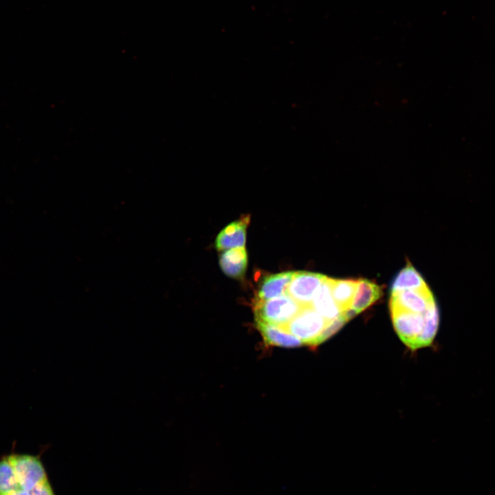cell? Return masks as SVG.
I'll list each match as a JSON object with an SVG mask.
<instances>
[{"instance_id": "7a4b0ae2", "label": "cell", "mask_w": 495, "mask_h": 495, "mask_svg": "<svg viewBox=\"0 0 495 495\" xmlns=\"http://www.w3.org/2000/svg\"><path fill=\"white\" fill-rule=\"evenodd\" d=\"M329 322L309 305L302 306L285 327L303 344L316 346L318 345V339Z\"/></svg>"}, {"instance_id": "2e32d148", "label": "cell", "mask_w": 495, "mask_h": 495, "mask_svg": "<svg viewBox=\"0 0 495 495\" xmlns=\"http://www.w3.org/2000/svg\"><path fill=\"white\" fill-rule=\"evenodd\" d=\"M17 489V480L6 456L0 461V495H6Z\"/></svg>"}, {"instance_id": "277c9868", "label": "cell", "mask_w": 495, "mask_h": 495, "mask_svg": "<svg viewBox=\"0 0 495 495\" xmlns=\"http://www.w3.org/2000/svg\"><path fill=\"white\" fill-rule=\"evenodd\" d=\"M394 328L402 341L412 350L424 327V314L401 308L390 307Z\"/></svg>"}, {"instance_id": "d6986e66", "label": "cell", "mask_w": 495, "mask_h": 495, "mask_svg": "<svg viewBox=\"0 0 495 495\" xmlns=\"http://www.w3.org/2000/svg\"><path fill=\"white\" fill-rule=\"evenodd\" d=\"M6 495H32L30 494V492L23 490H19L16 491L12 492Z\"/></svg>"}, {"instance_id": "ba28073f", "label": "cell", "mask_w": 495, "mask_h": 495, "mask_svg": "<svg viewBox=\"0 0 495 495\" xmlns=\"http://www.w3.org/2000/svg\"><path fill=\"white\" fill-rule=\"evenodd\" d=\"M294 272H283L267 276L261 283L254 301L266 300L287 294Z\"/></svg>"}, {"instance_id": "7c38bea8", "label": "cell", "mask_w": 495, "mask_h": 495, "mask_svg": "<svg viewBox=\"0 0 495 495\" xmlns=\"http://www.w3.org/2000/svg\"><path fill=\"white\" fill-rule=\"evenodd\" d=\"M381 296L382 289L378 285L366 279H359L350 308L358 314L371 306Z\"/></svg>"}, {"instance_id": "ac0fdd59", "label": "cell", "mask_w": 495, "mask_h": 495, "mask_svg": "<svg viewBox=\"0 0 495 495\" xmlns=\"http://www.w3.org/2000/svg\"><path fill=\"white\" fill-rule=\"evenodd\" d=\"M32 495H55L48 479L36 485L32 491Z\"/></svg>"}, {"instance_id": "3957f363", "label": "cell", "mask_w": 495, "mask_h": 495, "mask_svg": "<svg viewBox=\"0 0 495 495\" xmlns=\"http://www.w3.org/2000/svg\"><path fill=\"white\" fill-rule=\"evenodd\" d=\"M6 456L17 480L16 490L30 492L36 485L47 479L44 466L38 456L23 454H11Z\"/></svg>"}, {"instance_id": "4fadbf2b", "label": "cell", "mask_w": 495, "mask_h": 495, "mask_svg": "<svg viewBox=\"0 0 495 495\" xmlns=\"http://www.w3.org/2000/svg\"><path fill=\"white\" fill-rule=\"evenodd\" d=\"M428 287L421 275L410 263H408L393 279L390 292L394 294L406 290L422 289Z\"/></svg>"}, {"instance_id": "9a60e30c", "label": "cell", "mask_w": 495, "mask_h": 495, "mask_svg": "<svg viewBox=\"0 0 495 495\" xmlns=\"http://www.w3.org/2000/svg\"><path fill=\"white\" fill-rule=\"evenodd\" d=\"M423 314L424 327L416 342L415 349L430 345L437 333L440 318L436 300L430 305Z\"/></svg>"}, {"instance_id": "e0dca14e", "label": "cell", "mask_w": 495, "mask_h": 495, "mask_svg": "<svg viewBox=\"0 0 495 495\" xmlns=\"http://www.w3.org/2000/svg\"><path fill=\"white\" fill-rule=\"evenodd\" d=\"M347 321L342 313L335 319L329 321L318 339V344L326 341L338 332Z\"/></svg>"}, {"instance_id": "9c48e42d", "label": "cell", "mask_w": 495, "mask_h": 495, "mask_svg": "<svg viewBox=\"0 0 495 495\" xmlns=\"http://www.w3.org/2000/svg\"><path fill=\"white\" fill-rule=\"evenodd\" d=\"M256 327L265 342L273 346L293 348L303 344L296 337L290 333L285 327L256 321Z\"/></svg>"}, {"instance_id": "8fae6325", "label": "cell", "mask_w": 495, "mask_h": 495, "mask_svg": "<svg viewBox=\"0 0 495 495\" xmlns=\"http://www.w3.org/2000/svg\"><path fill=\"white\" fill-rule=\"evenodd\" d=\"M311 305L327 321L335 319L342 313L332 296L330 278L327 277L322 283Z\"/></svg>"}, {"instance_id": "30bf717a", "label": "cell", "mask_w": 495, "mask_h": 495, "mask_svg": "<svg viewBox=\"0 0 495 495\" xmlns=\"http://www.w3.org/2000/svg\"><path fill=\"white\" fill-rule=\"evenodd\" d=\"M219 265L229 277L241 279L248 266V253L245 247L225 250L219 256Z\"/></svg>"}, {"instance_id": "8992f818", "label": "cell", "mask_w": 495, "mask_h": 495, "mask_svg": "<svg viewBox=\"0 0 495 495\" xmlns=\"http://www.w3.org/2000/svg\"><path fill=\"white\" fill-rule=\"evenodd\" d=\"M434 301V295L428 287L422 289L406 290L391 294L389 306L424 314Z\"/></svg>"}, {"instance_id": "5bb4252c", "label": "cell", "mask_w": 495, "mask_h": 495, "mask_svg": "<svg viewBox=\"0 0 495 495\" xmlns=\"http://www.w3.org/2000/svg\"><path fill=\"white\" fill-rule=\"evenodd\" d=\"M330 283L332 296L341 312L349 309L355 294L358 280L330 278Z\"/></svg>"}, {"instance_id": "5b68a950", "label": "cell", "mask_w": 495, "mask_h": 495, "mask_svg": "<svg viewBox=\"0 0 495 495\" xmlns=\"http://www.w3.org/2000/svg\"><path fill=\"white\" fill-rule=\"evenodd\" d=\"M327 277L325 275L316 272H294L288 285L287 294L301 305H309Z\"/></svg>"}, {"instance_id": "52a82bcc", "label": "cell", "mask_w": 495, "mask_h": 495, "mask_svg": "<svg viewBox=\"0 0 495 495\" xmlns=\"http://www.w3.org/2000/svg\"><path fill=\"white\" fill-rule=\"evenodd\" d=\"M250 221L249 214L242 215L228 224L217 235L215 248L219 251L245 247L247 228Z\"/></svg>"}, {"instance_id": "6da1fadb", "label": "cell", "mask_w": 495, "mask_h": 495, "mask_svg": "<svg viewBox=\"0 0 495 495\" xmlns=\"http://www.w3.org/2000/svg\"><path fill=\"white\" fill-rule=\"evenodd\" d=\"M256 321L285 327L301 309L299 304L288 294L262 301L254 300Z\"/></svg>"}]
</instances>
